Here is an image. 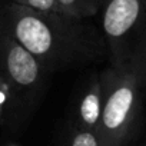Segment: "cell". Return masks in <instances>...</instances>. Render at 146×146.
<instances>
[{
    "label": "cell",
    "mask_w": 146,
    "mask_h": 146,
    "mask_svg": "<svg viewBox=\"0 0 146 146\" xmlns=\"http://www.w3.org/2000/svg\"><path fill=\"white\" fill-rule=\"evenodd\" d=\"M145 146H146V145H145Z\"/></svg>",
    "instance_id": "obj_12"
},
{
    "label": "cell",
    "mask_w": 146,
    "mask_h": 146,
    "mask_svg": "<svg viewBox=\"0 0 146 146\" xmlns=\"http://www.w3.org/2000/svg\"><path fill=\"white\" fill-rule=\"evenodd\" d=\"M143 2H145V3H146V0H143Z\"/></svg>",
    "instance_id": "obj_10"
},
{
    "label": "cell",
    "mask_w": 146,
    "mask_h": 146,
    "mask_svg": "<svg viewBox=\"0 0 146 146\" xmlns=\"http://www.w3.org/2000/svg\"><path fill=\"white\" fill-rule=\"evenodd\" d=\"M59 12L72 19H85L99 12L103 0H56Z\"/></svg>",
    "instance_id": "obj_6"
},
{
    "label": "cell",
    "mask_w": 146,
    "mask_h": 146,
    "mask_svg": "<svg viewBox=\"0 0 146 146\" xmlns=\"http://www.w3.org/2000/svg\"><path fill=\"white\" fill-rule=\"evenodd\" d=\"M12 146H16V145H12Z\"/></svg>",
    "instance_id": "obj_11"
},
{
    "label": "cell",
    "mask_w": 146,
    "mask_h": 146,
    "mask_svg": "<svg viewBox=\"0 0 146 146\" xmlns=\"http://www.w3.org/2000/svg\"><path fill=\"white\" fill-rule=\"evenodd\" d=\"M70 146H100V145H99V140L95 132L80 129L75 133Z\"/></svg>",
    "instance_id": "obj_8"
},
{
    "label": "cell",
    "mask_w": 146,
    "mask_h": 146,
    "mask_svg": "<svg viewBox=\"0 0 146 146\" xmlns=\"http://www.w3.org/2000/svg\"><path fill=\"white\" fill-rule=\"evenodd\" d=\"M3 100H5V93H3V90H0V105L3 103Z\"/></svg>",
    "instance_id": "obj_9"
},
{
    "label": "cell",
    "mask_w": 146,
    "mask_h": 146,
    "mask_svg": "<svg viewBox=\"0 0 146 146\" xmlns=\"http://www.w3.org/2000/svg\"><path fill=\"white\" fill-rule=\"evenodd\" d=\"M76 20L62 13L37 12L16 3L5 10V27L12 39L37 59L49 56L69 33L75 32Z\"/></svg>",
    "instance_id": "obj_2"
},
{
    "label": "cell",
    "mask_w": 146,
    "mask_h": 146,
    "mask_svg": "<svg viewBox=\"0 0 146 146\" xmlns=\"http://www.w3.org/2000/svg\"><path fill=\"white\" fill-rule=\"evenodd\" d=\"M5 69L9 79L16 86L29 88L39 78L40 64L36 56H33L13 39L7 37L5 50Z\"/></svg>",
    "instance_id": "obj_4"
},
{
    "label": "cell",
    "mask_w": 146,
    "mask_h": 146,
    "mask_svg": "<svg viewBox=\"0 0 146 146\" xmlns=\"http://www.w3.org/2000/svg\"><path fill=\"white\" fill-rule=\"evenodd\" d=\"M102 110V82L95 79L90 89L83 96L79 108V117L82 122V129L95 132L98 130L99 119Z\"/></svg>",
    "instance_id": "obj_5"
},
{
    "label": "cell",
    "mask_w": 146,
    "mask_h": 146,
    "mask_svg": "<svg viewBox=\"0 0 146 146\" xmlns=\"http://www.w3.org/2000/svg\"><path fill=\"white\" fill-rule=\"evenodd\" d=\"M146 82V53L112 70L102 83V110L96 130L100 146H125L135 126L142 85Z\"/></svg>",
    "instance_id": "obj_1"
},
{
    "label": "cell",
    "mask_w": 146,
    "mask_h": 146,
    "mask_svg": "<svg viewBox=\"0 0 146 146\" xmlns=\"http://www.w3.org/2000/svg\"><path fill=\"white\" fill-rule=\"evenodd\" d=\"M100 9L103 32L117 49H126L130 37L146 23L143 0H103Z\"/></svg>",
    "instance_id": "obj_3"
},
{
    "label": "cell",
    "mask_w": 146,
    "mask_h": 146,
    "mask_svg": "<svg viewBox=\"0 0 146 146\" xmlns=\"http://www.w3.org/2000/svg\"><path fill=\"white\" fill-rule=\"evenodd\" d=\"M13 3L44 13H60L56 0H13Z\"/></svg>",
    "instance_id": "obj_7"
}]
</instances>
